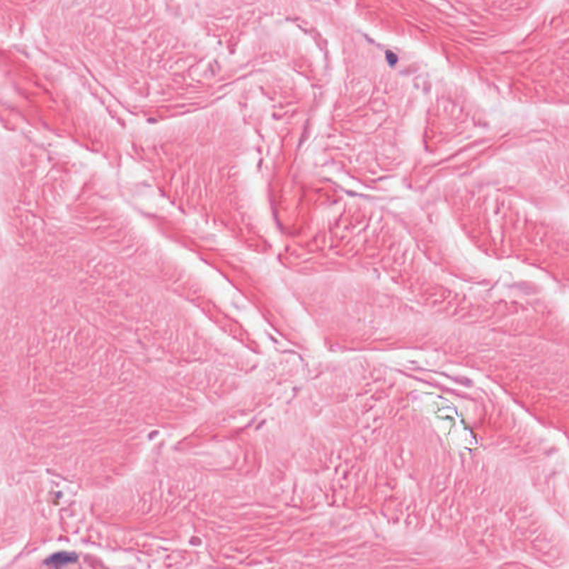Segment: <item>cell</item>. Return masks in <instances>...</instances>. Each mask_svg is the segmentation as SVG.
Instances as JSON below:
<instances>
[{"label":"cell","instance_id":"cell-1","mask_svg":"<svg viewBox=\"0 0 569 569\" xmlns=\"http://www.w3.org/2000/svg\"><path fill=\"white\" fill-rule=\"evenodd\" d=\"M76 561H77V555L74 554V553H70V551H59V553H56V554L48 557V558L46 559V564L59 568V567L66 566V565L75 563Z\"/></svg>","mask_w":569,"mask_h":569}]
</instances>
